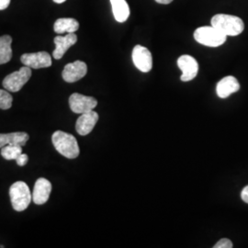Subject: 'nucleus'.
<instances>
[{
  "instance_id": "nucleus-1",
  "label": "nucleus",
  "mask_w": 248,
  "mask_h": 248,
  "mask_svg": "<svg viewBox=\"0 0 248 248\" xmlns=\"http://www.w3.org/2000/svg\"><path fill=\"white\" fill-rule=\"evenodd\" d=\"M53 146L58 153L69 159H75L79 155V146L75 136L62 131H56L52 136Z\"/></svg>"
},
{
  "instance_id": "nucleus-2",
  "label": "nucleus",
  "mask_w": 248,
  "mask_h": 248,
  "mask_svg": "<svg viewBox=\"0 0 248 248\" xmlns=\"http://www.w3.org/2000/svg\"><path fill=\"white\" fill-rule=\"evenodd\" d=\"M212 26L225 36H237L245 30V23L242 18L227 14H217L212 18Z\"/></svg>"
},
{
  "instance_id": "nucleus-3",
  "label": "nucleus",
  "mask_w": 248,
  "mask_h": 248,
  "mask_svg": "<svg viewBox=\"0 0 248 248\" xmlns=\"http://www.w3.org/2000/svg\"><path fill=\"white\" fill-rule=\"evenodd\" d=\"M9 197L13 209L17 212L25 211L32 201L30 187L23 181H17L12 184L9 188Z\"/></svg>"
},
{
  "instance_id": "nucleus-4",
  "label": "nucleus",
  "mask_w": 248,
  "mask_h": 248,
  "mask_svg": "<svg viewBox=\"0 0 248 248\" xmlns=\"http://www.w3.org/2000/svg\"><path fill=\"white\" fill-rule=\"evenodd\" d=\"M194 39L200 45L208 47H219L226 42L227 36L222 34L213 26L198 28L194 32Z\"/></svg>"
},
{
  "instance_id": "nucleus-5",
  "label": "nucleus",
  "mask_w": 248,
  "mask_h": 248,
  "mask_svg": "<svg viewBox=\"0 0 248 248\" xmlns=\"http://www.w3.org/2000/svg\"><path fill=\"white\" fill-rule=\"evenodd\" d=\"M31 77V69L29 66H23L18 71L13 72L3 80L4 89L10 92H18Z\"/></svg>"
},
{
  "instance_id": "nucleus-6",
  "label": "nucleus",
  "mask_w": 248,
  "mask_h": 248,
  "mask_svg": "<svg viewBox=\"0 0 248 248\" xmlns=\"http://www.w3.org/2000/svg\"><path fill=\"white\" fill-rule=\"evenodd\" d=\"M98 105L97 99L93 97L84 96L79 93H74L69 98V106L72 111L77 114H83L94 110Z\"/></svg>"
},
{
  "instance_id": "nucleus-7",
  "label": "nucleus",
  "mask_w": 248,
  "mask_h": 248,
  "mask_svg": "<svg viewBox=\"0 0 248 248\" xmlns=\"http://www.w3.org/2000/svg\"><path fill=\"white\" fill-rule=\"evenodd\" d=\"M133 62L135 67L142 72V73H148L152 70L153 67V57L150 51L142 45H136L133 48Z\"/></svg>"
},
{
  "instance_id": "nucleus-8",
  "label": "nucleus",
  "mask_w": 248,
  "mask_h": 248,
  "mask_svg": "<svg viewBox=\"0 0 248 248\" xmlns=\"http://www.w3.org/2000/svg\"><path fill=\"white\" fill-rule=\"evenodd\" d=\"M177 65L182 71V75L180 77L181 81L188 82L197 77L199 72V63L194 57L187 54L181 55L177 59Z\"/></svg>"
},
{
  "instance_id": "nucleus-9",
  "label": "nucleus",
  "mask_w": 248,
  "mask_h": 248,
  "mask_svg": "<svg viewBox=\"0 0 248 248\" xmlns=\"http://www.w3.org/2000/svg\"><path fill=\"white\" fill-rule=\"evenodd\" d=\"M20 61L24 65L34 69L50 67L53 63L51 55L47 52L24 53L21 55Z\"/></svg>"
},
{
  "instance_id": "nucleus-10",
  "label": "nucleus",
  "mask_w": 248,
  "mask_h": 248,
  "mask_svg": "<svg viewBox=\"0 0 248 248\" xmlns=\"http://www.w3.org/2000/svg\"><path fill=\"white\" fill-rule=\"evenodd\" d=\"M88 73V66L86 62L82 61L67 63L62 70V78L67 83H75L82 79Z\"/></svg>"
},
{
  "instance_id": "nucleus-11",
  "label": "nucleus",
  "mask_w": 248,
  "mask_h": 248,
  "mask_svg": "<svg viewBox=\"0 0 248 248\" xmlns=\"http://www.w3.org/2000/svg\"><path fill=\"white\" fill-rule=\"evenodd\" d=\"M52 192V184L46 178L41 177L35 182L33 192H32V201L37 205H43L46 203L49 200L50 194Z\"/></svg>"
},
{
  "instance_id": "nucleus-12",
  "label": "nucleus",
  "mask_w": 248,
  "mask_h": 248,
  "mask_svg": "<svg viewBox=\"0 0 248 248\" xmlns=\"http://www.w3.org/2000/svg\"><path fill=\"white\" fill-rule=\"evenodd\" d=\"M98 121V114L91 110L80 115L76 124V130L80 135H88L91 133Z\"/></svg>"
},
{
  "instance_id": "nucleus-13",
  "label": "nucleus",
  "mask_w": 248,
  "mask_h": 248,
  "mask_svg": "<svg viewBox=\"0 0 248 248\" xmlns=\"http://www.w3.org/2000/svg\"><path fill=\"white\" fill-rule=\"evenodd\" d=\"M53 42L55 45V49L53 53V58L59 60L70 47L76 45L78 42V36L75 34V32L68 33L65 36H57L54 38Z\"/></svg>"
},
{
  "instance_id": "nucleus-14",
  "label": "nucleus",
  "mask_w": 248,
  "mask_h": 248,
  "mask_svg": "<svg viewBox=\"0 0 248 248\" xmlns=\"http://www.w3.org/2000/svg\"><path fill=\"white\" fill-rule=\"evenodd\" d=\"M239 89L240 84L238 80L234 77L228 76L219 81L216 87V93L219 98H226L232 94L237 92Z\"/></svg>"
},
{
  "instance_id": "nucleus-15",
  "label": "nucleus",
  "mask_w": 248,
  "mask_h": 248,
  "mask_svg": "<svg viewBox=\"0 0 248 248\" xmlns=\"http://www.w3.org/2000/svg\"><path fill=\"white\" fill-rule=\"evenodd\" d=\"M29 134L26 133H0V149L6 145L24 146L29 141Z\"/></svg>"
},
{
  "instance_id": "nucleus-16",
  "label": "nucleus",
  "mask_w": 248,
  "mask_h": 248,
  "mask_svg": "<svg viewBox=\"0 0 248 248\" xmlns=\"http://www.w3.org/2000/svg\"><path fill=\"white\" fill-rule=\"evenodd\" d=\"M79 29V23L77 19L72 18H58L53 25V30L56 33H74Z\"/></svg>"
},
{
  "instance_id": "nucleus-17",
  "label": "nucleus",
  "mask_w": 248,
  "mask_h": 248,
  "mask_svg": "<svg viewBox=\"0 0 248 248\" xmlns=\"http://www.w3.org/2000/svg\"><path fill=\"white\" fill-rule=\"evenodd\" d=\"M112 13L118 22H125L130 16V8L126 0H110Z\"/></svg>"
},
{
  "instance_id": "nucleus-18",
  "label": "nucleus",
  "mask_w": 248,
  "mask_h": 248,
  "mask_svg": "<svg viewBox=\"0 0 248 248\" xmlns=\"http://www.w3.org/2000/svg\"><path fill=\"white\" fill-rule=\"evenodd\" d=\"M12 38L9 35L0 37V64L9 62L12 58Z\"/></svg>"
},
{
  "instance_id": "nucleus-19",
  "label": "nucleus",
  "mask_w": 248,
  "mask_h": 248,
  "mask_svg": "<svg viewBox=\"0 0 248 248\" xmlns=\"http://www.w3.org/2000/svg\"><path fill=\"white\" fill-rule=\"evenodd\" d=\"M22 154V146L20 145H6L1 148V155L7 160H16Z\"/></svg>"
},
{
  "instance_id": "nucleus-20",
  "label": "nucleus",
  "mask_w": 248,
  "mask_h": 248,
  "mask_svg": "<svg viewBox=\"0 0 248 248\" xmlns=\"http://www.w3.org/2000/svg\"><path fill=\"white\" fill-rule=\"evenodd\" d=\"M13 98L9 93L8 90L0 89V108L9 109L12 106Z\"/></svg>"
},
{
  "instance_id": "nucleus-21",
  "label": "nucleus",
  "mask_w": 248,
  "mask_h": 248,
  "mask_svg": "<svg viewBox=\"0 0 248 248\" xmlns=\"http://www.w3.org/2000/svg\"><path fill=\"white\" fill-rule=\"evenodd\" d=\"M214 248H232V243L231 240L228 238H222L220 240L214 247Z\"/></svg>"
},
{
  "instance_id": "nucleus-22",
  "label": "nucleus",
  "mask_w": 248,
  "mask_h": 248,
  "mask_svg": "<svg viewBox=\"0 0 248 248\" xmlns=\"http://www.w3.org/2000/svg\"><path fill=\"white\" fill-rule=\"evenodd\" d=\"M28 161H29V156L25 155V154L19 155L18 157H17V159H16V162H17V164H18L19 167L25 166L27 163H28Z\"/></svg>"
},
{
  "instance_id": "nucleus-23",
  "label": "nucleus",
  "mask_w": 248,
  "mask_h": 248,
  "mask_svg": "<svg viewBox=\"0 0 248 248\" xmlns=\"http://www.w3.org/2000/svg\"><path fill=\"white\" fill-rule=\"evenodd\" d=\"M241 198H242V200H243L246 203H248V186H246V187L242 190Z\"/></svg>"
},
{
  "instance_id": "nucleus-24",
  "label": "nucleus",
  "mask_w": 248,
  "mask_h": 248,
  "mask_svg": "<svg viewBox=\"0 0 248 248\" xmlns=\"http://www.w3.org/2000/svg\"><path fill=\"white\" fill-rule=\"evenodd\" d=\"M10 4V0H0V10L6 9Z\"/></svg>"
},
{
  "instance_id": "nucleus-25",
  "label": "nucleus",
  "mask_w": 248,
  "mask_h": 248,
  "mask_svg": "<svg viewBox=\"0 0 248 248\" xmlns=\"http://www.w3.org/2000/svg\"><path fill=\"white\" fill-rule=\"evenodd\" d=\"M173 0H155V2L159 3V4H163V5H168L170 4Z\"/></svg>"
},
{
  "instance_id": "nucleus-26",
  "label": "nucleus",
  "mask_w": 248,
  "mask_h": 248,
  "mask_svg": "<svg viewBox=\"0 0 248 248\" xmlns=\"http://www.w3.org/2000/svg\"><path fill=\"white\" fill-rule=\"evenodd\" d=\"M55 3H57V4H61V3H63L64 1H66V0H53Z\"/></svg>"
}]
</instances>
